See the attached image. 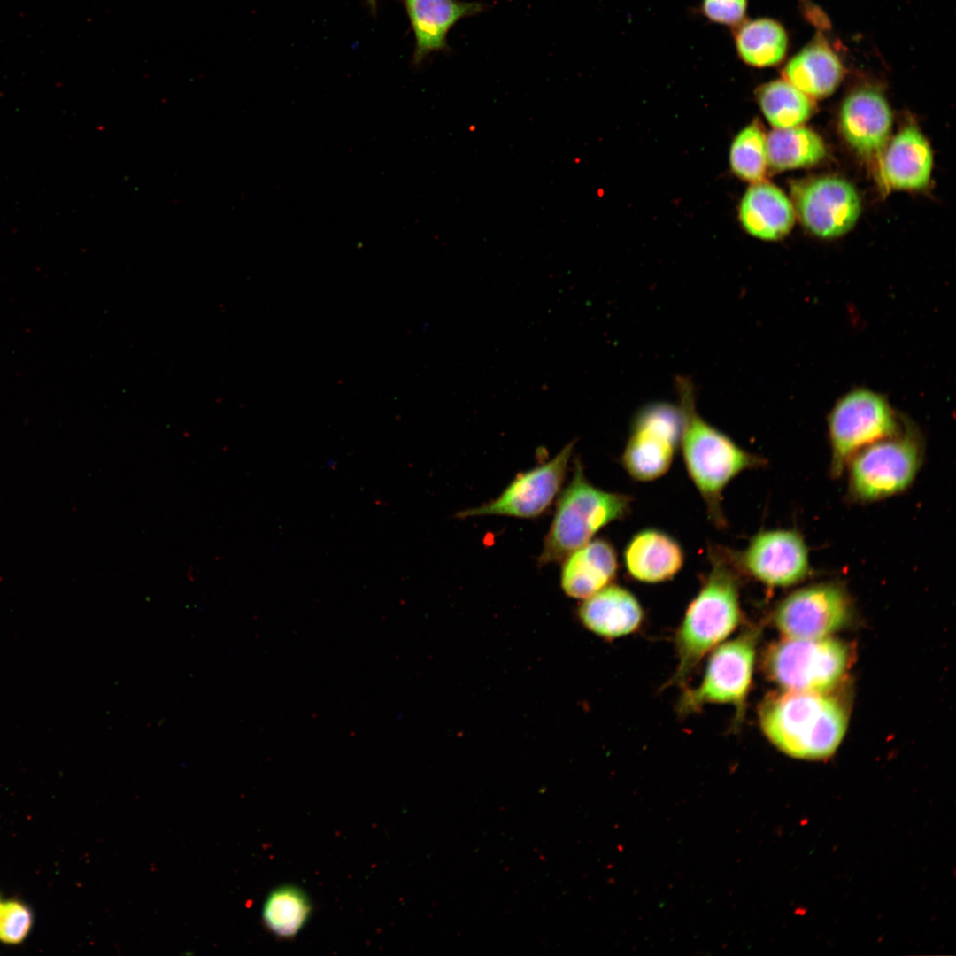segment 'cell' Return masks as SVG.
I'll list each match as a JSON object with an SVG mask.
<instances>
[{
	"instance_id": "1",
	"label": "cell",
	"mask_w": 956,
	"mask_h": 956,
	"mask_svg": "<svg viewBox=\"0 0 956 956\" xmlns=\"http://www.w3.org/2000/svg\"><path fill=\"white\" fill-rule=\"evenodd\" d=\"M710 570L688 605L675 636L676 667L669 685H683L701 660L742 621L740 573L735 551L709 548Z\"/></svg>"
},
{
	"instance_id": "2",
	"label": "cell",
	"mask_w": 956,
	"mask_h": 956,
	"mask_svg": "<svg viewBox=\"0 0 956 956\" xmlns=\"http://www.w3.org/2000/svg\"><path fill=\"white\" fill-rule=\"evenodd\" d=\"M760 729L785 754L823 759L834 754L848 725L843 705L829 693L783 690L766 698L759 709Z\"/></svg>"
},
{
	"instance_id": "3",
	"label": "cell",
	"mask_w": 956,
	"mask_h": 956,
	"mask_svg": "<svg viewBox=\"0 0 956 956\" xmlns=\"http://www.w3.org/2000/svg\"><path fill=\"white\" fill-rule=\"evenodd\" d=\"M682 429L679 446L688 474L705 502L708 517L723 528L722 493L742 472L764 464V459L737 445L729 436L697 412L694 390L687 380L678 382Z\"/></svg>"
},
{
	"instance_id": "4",
	"label": "cell",
	"mask_w": 956,
	"mask_h": 956,
	"mask_svg": "<svg viewBox=\"0 0 956 956\" xmlns=\"http://www.w3.org/2000/svg\"><path fill=\"white\" fill-rule=\"evenodd\" d=\"M631 504L629 495L605 491L591 484L576 459L574 475L558 500L538 558L539 566L563 560L590 542L602 528L626 517Z\"/></svg>"
},
{
	"instance_id": "5",
	"label": "cell",
	"mask_w": 956,
	"mask_h": 956,
	"mask_svg": "<svg viewBox=\"0 0 956 956\" xmlns=\"http://www.w3.org/2000/svg\"><path fill=\"white\" fill-rule=\"evenodd\" d=\"M759 632L749 627L710 652L700 682L682 693L679 714L689 715L708 705H728L735 709V727L741 723L752 682Z\"/></svg>"
},
{
	"instance_id": "6",
	"label": "cell",
	"mask_w": 956,
	"mask_h": 956,
	"mask_svg": "<svg viewBox=\"0 0 956 956\" xmlns=\"http://www.w3.org/2000/svg\"><path fill=\"white\" fill-rule=\"evenodd\" d=\"M849 659L848 647L830 636L784 638L767 651L764 666L783 690L829 693L843 680Z\"/></svg>"
},
{
	"instance_id": "7",
	"label": "cell",
	"mask_w": 956,
	"mask_h": 956,
	"mask_svg": "<svg viewBox=\"0 0 956 956\" xmlns=\"http://www.w3.org/2000/svg\"><path fill=\"white\" fill-rule=\"evenodd\" d=\"M922 459L919 435L901 428L896 434L859 451L848 462L852 496L865 502L896 495L908 488Z\"/></svg>"
},
{
	"instance_id": "8",
	"label": "cell",
	"mask_w": 956,
	"mask_h": 956,
	"mask_svg": "<svg viewBox=\"0 0 956 956\" xmlns=\"http://www.w3.org/2000/svg\"><path fill=\"white\" fill-rule=\"evenodd\" d=\"M828 427L835 476L859 451L901 429L887 398L864 388L852 389L837 400L829 415Z\"/></svg>"
},
{
	"instance_id": "9",
	"label": "cell",
	"mask_w": 956,
	"mask_h": 956,
	"mask_svg": "<svg viewBox=\"0 0 956 956\" xmlns=\"http://www.w3.org/2000/svg\"><path fill=\"white\" fill-rule=\"evenodd\" d=\"M682 429L679 405L655 402L635 415L621 462L628 474L638 482H651L670 468Z\"/></svg>"
},
{
	"instance_id": "10",
	"label": "cell",
	"mask_w": 956,
	"mask_h": 956,
	"mask_svg": "<svg viewBox=\"0 0 956 956\" xmlns=\"http://www.w3.org/2000/svg\"><path fill=\"white\" fill-rule=\"evenodd\" d=\"M850 600L836 584L822 583L796 590L774 612V623L784 638L819 639L830 636L850 619Z\"/></svg>"
},
{
	"instance_id": "11",
	"label": "cell",
	"mask_w": 956,
	"mask_h": 956,
	"mask_svg": "<svg viewBox=\"0 0 956 956\" xmlns=\"http://www.w3.org/2000/svg\"><path fill=\"white\" fill-rule=\"evenodd\" d=\"M575 441H571L551 460L516 475L494 500L463 510L459 518L503 515L530 519L546 511L559 494Z\"/></svg>"
},
{
	"instance_id": "12",
	"label": "cell",
	"mask_w": 956,
	"mask_h": 956,
	"mask_svg": "<svg viewBox=\"0 0 956 956\" xmlns=\"http://www.w3.org/2000/svg\"><path fill=\"white\" fill-rule=\"evenodd\" d=\"M795 213L803 225L821 238L847 233L860 213V200L854 187L837 177H820L791 188Z\"/></svg>"
},
{
	"instance_id": "13",
	"label": "cell",
	"mask_w": 956,
	"mask_h": 956,
	"mask_svg": "<svg viewBox=\"0 0 956 956\" xmlns=\"http://www.w3.org/2000/svg\"><path fill=\"white\" fill-rule=\"evenodd\" d=\"M736 554L742 572L769 587L795 584L810 570L806 545L793 530L759 532Z\"/></svg>"
},
{
	"instance_id": "14",
	"label": "cell",
	"mask_w": 956,
	"mask_h": 956,
	"mask_svg": "<svg viewBox=\"0 0 956 956\" xmlns=\"http://www.w3.org/2000/svg\"><path fill=\"white\" fill-rule=\"evenodd\" d=\"M891 112L885 98L872 89L851 93L840 112V129L846 142L859 153H880L891 129Z\"/></svg>"
},
{
	"instance_id": "15",
	"label": "cell",
	"mask_w": 956,
	"mask_h": 956,
	"mask_svg": "<svg viewBox=\"0 0 956 956\" xmlns=\"http://www.w3.org/2000/svg\"><path fill=\"white\" fill-rule=\"evenodd\" d=\"M681 544L667 533L645 528L636 533L624 548L623 561L628 574L644 583L673 579L684 563Z\"/></svg>"
},
{
	"instance_id": "16",
	"label": "cell",
	"mask_w": 956,
	"mask_h": 956,
	"mask_svg": "<svg viewBox=\"0 0 956 956\" xmlns=\"http://www.w3.org/2000/svg\"><path fill=\"white\" fill-rule=\"evenodd\" d=\"M582 623L596 635L618 638L636 632L643 623L644 610L628 589L609 584L584 598L578 609Z\"/></svg>"
},
{
	"instance_id": "17",
	"label": "cell",
	"mask_w": 956,
	"mask_h": 956,
	"mask_svg": "<svg viewBox=\"0 0 956 956\" xmlns=\"http://www.w3.org/2000/svg\"><path fill=\"white\" fill-rule=\"evenodd\" d=\"M739 220L751 235L766 241L784 237L791 230L796 213L786 195L773 184L752 183L738 209Z\"/></svg>"
},
{
	"instance_id": "18",
	"label": "cell",
	"mask_w": 956,
	"mask_h": 956,
	"mask_svg": "<svg viewBox=\"0 0 956 956\" xmlns=\"http://www.w3.org/2000/svg\"><path fill=\"white\" fill-rule=\"evenodd\" d=\"M415 35L414 60L420 62L428 54L447 47L446 37L460 19L482 11L478 3L458 0H405Z\"/></svg>"
},
{
	"instance_id": "19",
	"label": "cell",
	"mask_w": 956,
	"mask_h": 956,
	"mask_svg": "<svg viewBox=\"0 0 956 956\" xmlns=\"http://www.w3.org/2000/svg\"><path fill=\"white\" fill-rule=\"evenodd\" d=\"M617 570L613 544L605 539L590 540L564 559L561 587L567 596L584 599L609 585Z\"/></svg>"
},
{
	"instance_id": "20",
	"label": "cell",
	"mask_w": 956,
	"mask_h": 956,
	"mask_svg": "<svg viewBox=\"0 0 956 956\" xmlns=\"http://www.w3.org/2000/svg\"><path fill=\"white\" fill-rule=\"evenodd\" d=\"M933 165L931 148L914 126L903 128L890 142L882 162L886 184L898 189H919L928 185Z\"/></svg>"
},
{
	"instance_id": "21",
	"label": "cell",
	"mask_w": 956,
	"mask_h": 956,
	"mask_svg": "<svg viewBox=\"0 0 956 956\" xmlns=\"http://www.w3.org/2000/svg\"><path fill=\"white\" fill-rule=\"evenodd\" d=\"M782 73L810 98H824L840 84L844 69L825 39L817 36L787 62Z\"/></svg>"
},
{
	"instance_id": "22",
	"label": "cell",
	"mask_w": 956,
	"mask_h": 956,
	"mask_svg": "<svg viewBox=\"0 0 956 956\" xmlns=\"http://www.w3.org/2000/svg\"><path fill=\"white\" fill-rule=\"evenodd\" d=\"M738 58L745 65L765 68L782 63L789 45L783 26L771 18L745 19L732 29Z\"/></svg>"
},
{
	"instance_id": "23",
	"label": "cell",
	"mask_w": 956,
	"mask_h": 956,
	"mask_svg": "<svg viewBox=\"0 0 956 956\" xmlns=\"http://www.w3.org/2000/svg\"><path fill=\"white\" fill-rule=\"evenodd\" d=\"M766 143L767 165L778 171L813 166L826 154L822 139L800 127L775 128L768 134Z\"/></svg>"
},
{
	"instance_id": "24",
	"label": "cell",
	"mask_w": 956,
	"mask_h": 956,
	"mask_svg": "<svg viewBox=\"0 0 956 956\" xmlns=\"http://www.w3.org/2000/svg\"><path fill=\"white\" fill-rule=\"evenodd\" d=\"M755 94L761 112L775 128L798 127L813 112L811 98L785 80L764 83Z\"/></svg>"
},
{
	"instance_id": "25",
	"label": "cell",
	"mask_w": 956,
	"mask_h": 956,
	"mask_svg": "<svg viewBox=\"0 0 956 956\" xmlns=\"http://www.w3.org/2000/svg\"><path fill=\"white\" fill-rule=\"evenodd\" d=\"M312 912L307 895L298 887L284 885L274 890L264 903L262 918L274 935L290 938L305 925Z\"/></svg>"
},
{
	"instance_id": "26",
	"label": "cell",
	"mask_w": 956,
	"mask_h": 956,
	"mask_svg": "<svg viewBox=\"0 0 956 956\" xmlns=\"http://www.w3.org/2000/svg\"><path fill=\"white\" fill-rule=\"evenodd\" d=\"M766 139L757 121L735 136L729 150V166L736 176L752 183L763 181L768 166Z\"/></svg>"
},
{
	"instance_id": "27",
	"label": "cell",
	"mask_w": 956,
	"mask_h": 956,
	"mask_svg": "<svg viewBox=\"0 0 956 956\" xmlns=\"http://www.w3.org/2000/svg\"><path fill=\"white\" fill-rule=\"evenodd\" d=\"M33 922L29 908L19 901L4 902L0 911V940L18 944L28 934Z\"/></svg>"
},
{
	"instance_id": "28",
	"label": "cell",
	"mask_w": 956,
	"mask_h": 956,
	"mask_svg": "<svg viewBox=\"0 0 956 956\" xmlns=\"http://www.w3.org/2000/svg\"><path fill=\"white\" fill-rule=\"evenodd\" d=\"M749 0H701L700 12L710 22L733 29L746 19Z\"/></svg>"
},
{
	"instance_id": "29",
	"label": "cell",
	"mask_w": 956,
	"mask_h": 956,
	"mask_svg": "<svg viewBox=\"0 0 956 956\" xmlns=\"http://www.w3.org/2000/svg\"><path fill=\"white\" fill-rule=\"evenodd\" d=\"M369 3L371 4L372 7H374L376 4V0H369Z\"/></svg>"
},
{
	"instance_id": "30",
	"label": "cell",
	"mask_w": 956,
	"mask_h": 956,
	"mask_svg": "<svg viewBox=\"0 0 956 956\" xmlns=\"http://www.w3.org/2000/svg\"><path fill=\"white\" fill-rule=\"evenodd\" d=\"M2 905H3V902H1V900H0V911H1V908H2Z\"/></svg>"
}]
</instances>
